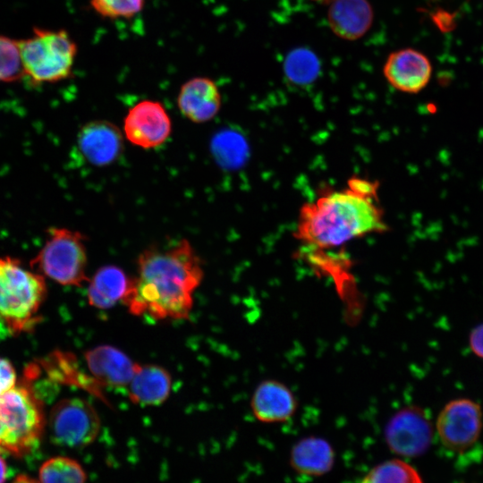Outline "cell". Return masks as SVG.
Returning <instances> with one entry per match:
<instances>
[{
	"label": "cell",
	"mask_w": 483,
	"mask_h": 483,
	"mask_svg": "<svg viewBox=\"0 0 483 483\" xmlns=\"http://www.w3.org/2000/svg\"><path fill=\"white\" fill-rule=\"evenodd\" d=\"M389 84L404 93H418L429 82L432 67L428 57L422 53L406 48L393 52L387 57L383 68Z\"/></svg>",
	"instance_id": "obj_12"
},
{
	"label": "cell",
	"mask_w": 483,
	"mask_h": 483,
	"mask_svg": "<svg viewBox=\"0 0 483 483\" xmlns=\"http://www.w3.org/2000/svg\"><path fill=\"white\" fill-rule=\"evenodd\" d=\"M23 77L19 40L0 35V82H13Z\"/></svg>",
	"instance_id": "obj_24"
},
{
	"label": "cell",
	"mask_w": 483,
	"mask_h": 483,
	"mask_svg": "<svg viewBox=\"0 0 483 483\" xmlns=\"http://www.w3.org/2000/svg\"><path fill=\"white\" fill-rule=\"evenodd\" d=\"M328 3V24L337 37L356 40L370 29L373 10L368 0H330Z\"/></svg>",
	"instance_id": "obj_16"
},
{
	"label": "cell",
	"mask_w": 483,
	"mask_h": 483,
	"mask_svg": "<svg viewBox=\"0 0 483 483\" xmlns=\"http://www.w3.org/2000/svg\"><path fill=\"white\" fill-rule=\"evenodd\" d=\"M76 143L88 163L106 166L115 162L123 152L124 135L113 123L94 120L80 127Z\"/></svg>",
	"instance_id": "obj_11"
},
{
	"label": "cell",
	"mask_w": 483,
	"mask_h": 483,
	"mask_svg": "<svg viewBox=\"0 0 483 483\" xmlns=\"http://www.w3.org/2000/svg\"><path fill=\"white\" fill-rule=\"evenodd\" d=\"M314 1H318V2H326L328 3L330 0H314Z\"/></svg>",
	"instance_id": "obj_30"
},
{
	"label": "cell",
	"mask_w": 483,
	"mask_h": 483,
	"mask_svg": "<svg viewBox=\"0 0 483 483\" xmlns=\"http://www.w3.org/2000/svg\"><path fill=\"white\" fill-rule=\"evenodd\" d=\"M38 483H86L81 464L68 456H55L45 461L38 470Z\"/></svg>",
	"instance_id": "obj_21"
},
{
	"label": "cell",
	"mask_w": 483,
	"mask_h": 483,
	"mask_svg": "<svg viewBox=\"0 0 483 483\" xmlns=\"http://www.w3.org/2000/svg\"><path fill=\"white\" fill-rule=\"evenodd\" d=\"M284 73L289 80L297 85L311 83L318 75L320 63L314 52L307 48L291 51L284 63Z\"/></svg>",
	"instance_id": "obj_23"
},
{
	"label": "cell",
	"mask_w": 483,
	"mask_h": 483,
	"mask_svg": "<svg viewBox=\"0 0 483 483\" xmlns=\"http://www.w3.org/2000/svg\"><path fill=\"white\" fill-rule=\"evenodd\" d=\"M148 0H89L90 7L100 17L129 20L138 15Z\"/></svg>",
	"instance_id": "obj_25"
},
{
	"label": "cell",
	"mask_w": 483,
	"mask_h": 483,
	"mask_svg": "<svg viewBox=\"0 0 483 483\" xmlns=\"http://www.w3.org/2000/svg\"><path fill=\"white\" fill-rule=\"evenodd\" d=\"M377 182L352 177L345 188L319 196L300 210L294 233L312 249H333L370 233L387 230Z\"/></svg>",
	"instance_id": "obj_2"
},
{
	"label": "cell",
	"mask_w": 483,
	"mask_h": 483,
	"mask_svg": "<svg viewBox=\"0 0 483 483\" xmlns=\"http://www.w3.org/2000/svg\"><path fill=\"white\" fill-rule=\"evenodd\" d=\"M335 451L326 439L319 436H306L292 446L290 465L303 476L319 477L329 472L335 464Z\"/></svg>",
	"instance_id": "obj_18"
},
{
	"label": "cell",
	"mask_w": 483,
	"mask_h": 483,
	"mask_svg": "<svg viewBox=\"0 0 483 483\" xmlns=\"http://www.w3.org/2000/svg\"><path fill=\"white\" fill-rule=\"evenodd\" d=\"M469 346L477 357L483 359V323L471 329L469 335Z\"/></svg>",
	"instance_id": "obj_27"
},
{
	"label": "cell",
	"mask_w": 483,
	"mask_h": 483,
	"mask_svg": "<svg viewBox=\"0 0 483 483\" xmlns=\"http://www.w3.org/2000/svg\"><path fill=\"white\" fill-rule=\"evenodd\" d=\"M19 45L24 75L32 83L59 82L72 76L78 47L65 30L34 28Z\"/></svg>",
	"instance_id": "obj_5"
},
{
	"label": "cell",
	"mask_w": 483,
	"mask_h": 483,
	"mask_svg": "<svg viewBox=\"0 0 483 483\" xmlns=\"http://www.w3.org/2000/svg\"><path fill=\"white\" fill-rule=\"evenodd\" d=\"M172 377L167 369L156 364H139L128 385L129 398L140 406H157L168 398Z\"/></svg>",
	"instance_id": "obj_17"
},
{
	"label": "cell",
	"mask_w": 483,
	"mask_h": 483,
	"mask_svg": "<svg viewBox=\"0 0 483 483\" xmlns=\"http://www.w3.org/2000/svg\"><path fill=\"white\" fill-rule=\"evenodd\" d=\"M7 477V466L5 461L0 455V483H4Z\"/></svg>",
	"instance_id": "obj_29"
},
{
	"label": "cell",
	"mask_w": 483,
	"mask_h": 483,
	"mask_svg": "<svg viewBox=\"0 0 483 483\" xmlns=\"http://www.w3.org/2000/svg\"><path fill=\"white\" fill-rule=\"evenodd\" d=\"M46 296L43 275L27 269L18 258H0V318L12 334L34 328Z\"/></svg>",
	"instance_id": "obj_4"
},
{
	"label": "cell",
	"mask_w": 483,
	"mask_h": 483,
	"mask_svg": "<svg viewBox=\"0 0 483 483\" xmlns=\"http://www.w3.org/2000/svg\"><path fill=\"white\" fill-rule=\"evenodd\" d=\"M12 483H38V480L26 474L18 475Z\"/></svg>",
	"instance_id": "obj_28"
},
{
	"label": "cell",
	"mask_w": 483,
	"mask_h": 483,
	"mask_svg": "<svg viewBox=\"0 0 483 483\" xmlns=\"http://www.w3.org/2000/svg\"><path fill=\"white\" fill-rule=\"evenodd\" d=\"M172 132L171 118L157 100L144 99L131 106L123 121L124 138L141 148H154L163 145Z\"/></svg>",
	"instance_id": "obj_10"
},
{
	"label": "cell",
	"mask_w": 483,
	"mask_h": 483,
	"mask_svg": "<svg viewBox=\"0 0 483 483\" xmlns=\"http://www.w3.org/2000/svg\"><path fill=\"white\" fill-rule=\"evenodd\" d=\"M84 357L91 377L101 387L127 386L139 365L123 351L107 344L87 351Z\"/></svg>",
	"instance_id": "obj_14"
},
{
	"label": "cell",
	"mask_w": 483,
	"mask_h": 483,
	"mask_svg": "<svg viewBox=\"0 0 483 483\" xmlns=\"http://www.w3.org/2000/svg\"><path fill=\"white\" fill-rule=\"evenodd\" d=\"M297 400L284 384L268 379L255 389L250 407L255 418L263 423H281L289 420L297 410Z\"/></svg>",
	"instance_id": "obj_15"
},
{
	"label": "cell",
	"mask_w": 483,
	"mask_h": 483,
	"mask_svg": "<svg viewBox=\"0 0 483 483\" xmlns=\"http://www.w3.org/2000/svg\"><path fill=\"white\" fill-rule=\"evenodd\" d=\"M203 277L201 258L187 239L151 245L137 258V275L131 278L123 303L137 317L186 319Z\"/></svg>",
	"instance_id": "obj_1"
},
{
	"label": "cell",
	"mask_w": 483,
	"mask_h": 483,
	"mask_svg": "<svg viewBox=\"0 0 483 483\" xmlns=\"http://www.w3.org/2000/svg\"><path fill=\"white\" fill-rule=\"evenodd\" d=\"M176 102L179 111L186 119L195 123H204L218 114L222 97L211 78L197 76L181 86Z\"/></svg>",
	"instance_id": "obj_13"
},
{
	"label": "cell",
	"mask_w": 483,
	"mask_h": 483,
	"mask_svg": "<svg viewBox=\"0 0 483 483\" xmlns=\"http://www.w3.org/2000/svg\"><path fill=\"white\" fill-rule=\"evenodd\" d=\"M131 278L117 266L106 265L99 267L88 281L89 303L100 309L114 307L125 297Z\"/></svg>",
	"instance_id": "obj_19"
},
{
	"label": "cell",
	"mask_w": 483,
	"mask_h": 483,
	"mask_svg": "<svg viewBox=\"0 0 483 483\" xmlns=\"http://www.w3.org/2000/svg\"><path fill=\"white\" fill-rule=\"evenodd\" d=\"M49 436L55 445L65 448H83L97 437L101 421L91 403L71 397L56 402L47 421Z\"/></svg>",
	"instance_id": "obj_7"
},
{
	"label": "cell",
	"mask_w": 483,
	"mask_h": 483,
	"mask_svg": "<svg viewBox=\"0 0 483 483\" xmlns=\"http://www.w3.org/2000/svg\"><path fill=\"white\" fill-rule=\"evenodd\" d=\"M360 483H423V480L407 462L390 459L370 469Z\"/></svg>",
	"instance_id": "obj_22"
},
{
	"label": "cell",
	"mask_w": 483,
	"mask_h": 483,
	"mask_svg": "<svg viewBox=\"0 0 483 483\" xmlns=\"http://www.w3.org/2000/svg\"><path fill=\"white\" fill-rule=\"evenodd\" d=\"M433 426L427 412L417 406H408L395 412L385 428L389 450L402 457H417L429 448Z\"/></svg>",
	"instance_id": "obj_9"
},
{
	"label": "cell",
	"mask_w": 483,
	"mask_h": 483,
	"mask_svg": "<svg viewBox=\"0 0 483 483\" xmlns=\"http://www.w3.org/2000/svg\"><path fill=\"white\" fill-rule=\"evenodd\" d=\"M17 374L13 364L4 358H0V394L15 386Z\"/></svg>",
	"instance_id": "obj_26"
},
{
	"label": "cell",
	"mask_w": 483,
	"mask_h": 483,
	"mask_svg": "<svg viewBox=\"0 0 483 483\" xmlns=\"http://www.w3.org/2000/svg\"><path fill=\"white\" fill-rule=\"evenodd\" d=\"M86 237L66 227H51L47 238L30 267L44 277L70 286H80L89 281Z\"/></svg>",
	"instance_id": "obj_6"
},
{
	"label": "cell",
	"mask_w": 483,
	"mask_h": 483,
	"mask_svg": "<svg viewBox=\"0 0 483 483\" xmlns=\"http://www.w3.org/2000/svg\"><path fill=\"white\" fill-rule=\"evenodd\" d=\"M483 428V411L479 402L470 398L449 401L436 421L438 439L444 448L465 455L478 444Z\"/></svg>",
	"instance_id": "obj_8"
},
{
	"label": "cell",
	"mask_w": 483,
	"mask_h": 483,
	"mask_svg": "<svg viewBox=\"0 0 483 483\" xmlns=\"http://www.w3.org/2000/svg\"><path fill=\"white\" fill-rule=\"evenodd\" d=\"M35 377L28 369L22 382L0 394V454L21 458L40 444L47 419L31 386Z\"/></svg>",
	"instance_id": "obj_3"
},
{
	"label": "cell",
	"mask_w": 483,
	"mask_h": 483,
	"mask_svg": "<svg viewBox=\"0 0 483 483\" xmlns=\"http://www.w3.org/2000/svg\"><path fill=\"white\" fill-rule=\"evenodd\" d=\"M41 365L52 379L82 387L92 394L105 400L101 392L102 387L92 377L80 371L76 360L72 354L55 352L42 360Z\"/></svg>",
	"instance_id": "obj_20"
}]
</instances>
